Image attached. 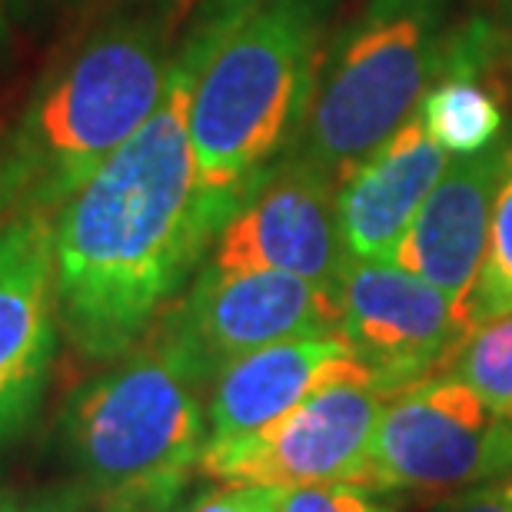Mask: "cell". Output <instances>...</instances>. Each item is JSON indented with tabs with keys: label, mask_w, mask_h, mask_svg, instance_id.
<instances>
[{
	"label": "cell",
	"mask_w": 512,
	"mask_h": 512,
	"mask_svg": "<svg viewBox=\"0 0 512 512\" xmlns=\"http://www.w3.org/2000/svg\"><path fill=\"white\" fill-rule=\"evenodd\" d=\"M217 270H280L340 293L350 263L336 187L303 160L276 157L256 177L207 256Z\"/></svg>",
	"instance_id": "30bf717a"
},
{
	"label": "cell",
	"mask_w": 512,
	"mask_h": 512,
	"mask_svg": "<svg viewBox=\"0 0 512 512\" xmlns=\"http://www.w3.org/2000/svg\"><path fill=\"white\" fill-rule=\"evenodd\" d=\"M512 479V419L456 376H433L386 399L366 483L376 493H466Z\"/></svg>",
	"instance_id": "8992f818"
},
{
	"label": "cell",
	"mask_w": 512,
	"mask_h": 512,
	"mask_svg": "<svg viewBox=\"0 0 512 512\" xmlns=\"http://www.w3.org/2000/svg\"><path fill=\"white\" fill-rule=\"evenodd\" d=\"M446 373L463 380L499 416L512 419V310L483 316L459 343Z\"/></svg>",
	"instance_id": "9a60e30c"
},
{
	"label": "cell",
	"mask_w": 512,
	"mask_h": 512,
	"mask_svg": "<svg viewBox=\"0 0 512 512\" xmlns=\"http://www.w3.org/2000/svg\"><path fill=\"white\" fill-rule=\"evenodd\" d=\"M330 7L333 0H217L220 27L187 104L207 190L240 200L290 150L316 84Z\"/></svg>",
	"instance_id": "7a4b0ae2"
},
{
	"label": "cell",
	"mask_w": 512,
	"mask_h": 512,
	"mask_svg": "<svg viewBox=\"0 0 512 512\" xmlns=\"http://www.w3.org/2000/svg\"><path fill=\"white\" fill-rule=\"evenodd\" d=\"M0 512H100L84 486L0 489Z\"/></svg>",
	"instance_id": "ac0fdd59"
},
{
	"label": "cell",
	"mask_w": 512,
	"mask_h": 512,
	"mask_svg": "<svg viewBox=\"0 0 512 512\" xmlns=\"http://www.w3.org/2000/svg\"><path fill=\"white\" fill-rule=\"evenodd\" d=\"M57 320L54 213L17 210L0 233V446L34 423Z\"/></svg>",
	"instance_id": "8fae6325"
},
{
	"label": "cell",
	"mask_w": 512,
	"mask_h": 512,
	"mask_svg": "<svg viewBox=\"0 0 512 512\" xmlns=\"http://www.w3.org/2000/svg\"><path fill=\"white\" fill-rule=\"evenodd\" d=\"M443 0H370L323 47L290 157L336 190L416 117L443 54Z\"/></svg>",
	"instance_id": "5b68a950"
},
{
	"label": "cell",
	"mask_w": 512,
	"mask_h": 512,
	"mask_svg": "<svg viewBox=\"0 0 512 512\" xmlns=\"http://www.w3.org/2000/svg\"><path fill=\"white\" fill-rule=\"evenodd\" d=\"M340 293L280 270H217L203 263L183 300L160 320L217 376L230 360L293 336L340 333Z\"/></svg>",
	"instance_id": "9c48e42d"
},
{
	"label": "cell",
	"mask_w": 512,
	"mask_h": 512,
	"mask_svg": "<svg viewBox=\"0 0 512 512\" xmlns=\"http://www.w3.org/2000/svg\"><path fill=\"white\" fill-rule=\"evenodd\" d=\"M177 54L147 20L84 40L37 90L0 150V180L17 210L57 213L167 97Z\"/></svg>",
	"instance_id": "3957f363"
},
{
	"label": "cell",
	"mask_w": 512,
	"mask_h": 512,
	"mask_svg": "<svg viewBox=\"0 0 512 512\" xmlns=\"http://www.w3.org/2000/svg\"><path fill=\"white\" fill-rule=\"evenodd\" d=\"M177 499H137V503L104 506L100 512H177Z\"/></svg>",
	"instance_id": "44dd1931"
},
{
	"label": "cell",
	"mask_w": 512,
	"mask_h": 512,
	"mask_svg": "<svg viewBox=\"0 0 512 512\" xmlns=\"http://www.w3.org/2000/svg\"><path fill=\"white\" fill-rule=\"evenodd\" d=\"M10 217H14V203H10V193L4 187V180H0V233H4Z\"/></svg>",
	"instance_id": "7402d4cb"
},
{
	"label": "cell",
	"mask_w": 512,
	"mask_h": 512,
	"mask_svg": "<svg viewBox=\"0 0 512 512\" xmlns=\"http://www.w3.org/2000/svg\"><path fill=\"white\" fill-rule=\"evenodd\" d=\"M373 380L343 333L293 336L230 360L207 396V439L263 433L303 399L340 380Z\"/></svg>",
	"instance_id": "4fadbf2b"
},
{
	"label": "cell",
	"mask_w": 512,
	"mask_h": 512,
	"mask_svg": "<svg viewBox=\"0 0 512 512\" xmlns=\"http://www.w3.org/2000/svg\"><path fill=\"white\" fill-rule=\"evenodd\" d=\"M449 153L409 117L350 180L336 190L340 233L350 260H389L419 207L443 177Z\"/></svg>",
	"instance_id": "5bb4252c"
},
{
	"label": "cell",
	"mask_w": 512,
	"mask_h": 512,
	"mask_svg": "<svg viewBox=\"0 0 512 512\" xmlns=\"http://www.w3.org/2000/svg\"><path fill=\"white\" fill-rule=\"evenodd\" d=\"M220 10L177 54L160 110L54 213L57 310L70 346L110 363L137 346L207 263L237 197L200 183L187 104Z\"/></svg>",
	"instance_id": "6da1fadb"
},
{
	"label": "cell",
	"mask_w": 512,
	"mask_h": 512,
	"mask_svg": "<svg viewBox=\"0 0 512 512\" xmlns=\"http://www.w3.org/2000/svg\"><path fill=\"white\" fill-rule=\"evenodd\" d=\"M286 489L280 486H253V483H227L217 493L197 499L190 512H280Z\"/></svg>",
	"instance_id": "d6986e66"
},
{
	"label": "cell",
	"mask_w": 512,
	"mask_h": 512,
	"mask_svg": "<svg viewBox=\"0 0 512 512\" xmlns=\"http://www.w3.org/2000/svg\"><path fill=\"white\" fill-rule=\"evenodd\" d=\"M506 160L509 140L449 160L393 256L396 266L439 286L469 320Z\"/></svg>",
	"instance_id": "7c38bea8"
},
{
	"label": "cell",
	"mask_w": 512,
	"mask_h": 512,
	"mask_svg": "<svg viewBox=\"0 0 512 512\" xmlns=\"http://www.w3.org/2000/svg\"><path fill=\"white\" fill-rule=\"evenodd\" d=\"M503 310H512V137L509 160L493 203V227H489L483 273H479L473 293V323Z\"/></svg>",
	"instance_id": "2e32d148"
},
{
	"label": "cell",
	"mask_w": 512,
	"mask_h": 512,
	"mask_svg": "<svg viewBox=\"0 0 512 512\" xmlns=\"http://www.w3.org/2000/svg\"><path fill=\"white\" fill-rule=\"evenodd\" d=\"M433 512H512V479L466 489V493L446 499Z\"/></svg>",
	"instance_id": "ffe728a7"
},
{
	"label": "cell",
	"mask_w": 512,
	"mask_h": 512,
	"mask_svg": "<svg viewBox=\"0 0 512 512\" xmlns=\"http://www.w3.org/2000/svg\"><path fill=\"white\" fill-rule=\"evenodd\" d=\"M386 399L383 389L363 376L330 383L263 433L207 439L197 469L220 483L280 489L320 483L363 486Z\"/></svg>",
	"instance_id": "52a82bcc"
},
{
	"label": "cell",
	"mask_w": 512,
	"mask_h": 512,
	"mask_svg": "<svg viewBox=\"0 0 512 512\" xmlns=\"http://www.w3.org/2000/svg\"><path fill=\"white\" fill-rule=\"evenodd\" d=\"M280 512H396L380 493L360 483H320L286 489Z\"/></svg>",
	"instance_id": "e0dca14e"
},
{
	"label": "cell",
	"mask_w": 512,
	"mask_h": 512,
	"mask_svg": "<svg viewBox=\"0 0 512 512\" xmlns=\"http://www.w3.org/2000/svg\"><path fill=\"white\" fill-rule=\"evenodd\" d=\"M340 333L393 399L443 376L473 320L423 276L389 260H350L340 276Z\"/></svg>",
	"instance_id": "ba28073f"
},
{
	"label": "cell",
	"mask_w": 512,
	"mask_h": 512,
	"mask_svg": "<svg viewBox=\"0 0 512 512\" xmlns=\"http://www.w3.org/2000/svg\"><path fill=\"white\" fill-rule=\"evenodd\" d=\"M210 383L207 366L157 320L130 353L70 396L67 459L97 509L137 499L180 503L210 436Z\"/></svg>",
	"instance_id": "277c9868"
}]
</instances>
